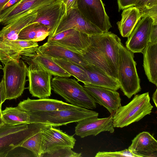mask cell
Segmentation results:
<instances>
[{
    "instance_id": "cell-1",
    "label": "cell",
    "mask_w": 157,
    "mask_h": 157,
    "mask_svg": "<svg viewBox=\"0 0 157 157\" xmlns=\"http://www.w3.org/2000/svg\"><path fill=\"white\" fill-rule=\"evenodd\" d=\"M90 44L82 54L88 64L99 68L118 81L120 38L111 32L89 35Z\"/></svg>"
},
{
    "instance_id": "cell-2",
    "label": "cell",
    "mask_w": 157,
    "mask_h": 157,
    "mask_svg": "<svg viewBox=\"0 0 157 157\" xmlns=\"http://www.w3.org/2000/svg\"><path fill=\"white\" fill-rule=\"evenodd\" d=\"M49 126L40 123L16 125L4 124L0 127V157H7L10 152L21 147L27 139Z\"/></svg>"
},
{
    "instance_id": "cell-3",
    "label": "cell",
    "mask_w": 157,
    "mask_h": 157,
    "mask_svg": "<svg viewBox=\"0 0 157 157\" xmlns=\"http://www.w3.org/2000/svg\"><path fill=\"white\" fill-rule=\"evenodd\" d=\"M134 53L121 44L119 49L118 82L120 88L128 98L141 90Z\"/></svg>"
},
{
    "instance_id": "cell-4",
    "label": "cell",
    "mask_w": 157,
    "mask_h": 157,
    "mask_svg": "<svg viewBox=\"0 0 157 157\" xmlns=\"http://www.w3.org/2000/svg\"><path fill=\"white\" fill-rule=\"evenodd\" d=\"M52 89L74 106L86 109L96 108V103L83 86L75 79L54 77L51 81Z\"/></svg>"
},
{
    "instance_id": "cell-5",
    "label": "cell",
    "mask_w": 157,
    "mask_h": 157,
    "mask_svg": "<svg viewBox=\"0 0 157 157\" xmlns=\"http://www.w3.org/2000/svg\"><path fill=\"white\" fill-rule=\"evenodd\" d=\"M149 93L135 95L126 105L120 106L113 116V127L122 128L138 121L151 112Z\"/></svg>"
},
{
    "instance_id": "cell-6",
    "label": "cell",
    "mask_w": 157,
    "mask_h": 157,
    "mask_svg": "<svg viewBox=\"0 0 157 157\" xmlns=\"http://www.w3.org/2000/svg\"><path fill=\"white\" fill-rule=\"evenodd\" d=\"M28 113L31 116V124L40 123L52 127L66 125L88 118L98 117V113L83 108L51 112Z\"/></svg>"
},
{
    "instance_id": "cell-7",
    "label": "cell",
    "mask_w": 157,
    "mask_h": 157,
    "mask_svg": "<svg viewBox=\"0 0 157 157\" xmlns=\"http://www.w3.org/2000/svg\"><path fill=\"white\" fill-rule=\"evenodd\" d=\"M2 69L6 99H16L22 94L27 81L28 67L22 59L11 61Z\"/></svg>"
},
{
    "instance_id": "cell-8",
    "label": "cell",
    "mask_w": 157,
    "mask_h": 157,
    "mask_svg": "<svg viewBox=\"0 0 157 157\" xmlns=\"http://www.w3.org/2000/svg\"><path fill=\"white\" fill-rule=\"evenodd\" d=\"M26 62L29 64L27 76L30 93L39 99L48 98L51 95L52 75L36 63L31 61Z\"/></svg>"
},
{
    "instance_id": "cell-9",
    "label": "cell",
    "mask_w": 157,
    "mask_h": 157,
    "mask_svg": "<svg viewBox=\"0 0 157 157\" xmlns=\"http://www.w3.org/2000/svg\"><path fill=\"white\" fill-rule=\"evenodd\" d=\"M69 29H74L89 35L103 33L98 28L88 21L77 7L71 9L66 13L48 36Z\"/></svg>"
},
{
    "instance_id": "cell-10",
    "label": "cell",
    "mask_w": 157,
    "mask_h": 157,
    "mask_svg": "<svg viewBox=\"0 0 157 157\" xmlns=\"http://www.w3.org/2000/svg\"><path fill=\"white\" fill-rule=\"evenodd\" d=\"M77 7L88 21L103 33L112 27L101 0H77Z\"/></svg>"
},
{
    "instance_id": "cell-11",
    "label": "cell",
    "mask_w": 157,
    "mask_h": 157,
    "mask_svg": "<svg viewBox=\"0 0 157 157\" xmlns=\"http://www.w3.org/2000/svg\"><path fill=\"white\" fill-rule=\"evenodd\" d=\"M61 0H21L2 11L1 23L6 25L25 14L37 12L40 9Z\"/></svg>"
},
{
    "instance_id": "cell-12",
    "label": "cell",
    "mask_w": 157,
    "mask_h": 157,
    "mask_svg": "<svg viewBox=\"0 0 157 157\" xmlns=\"http://www.w3.org/2000/svg\"><path fill=\"white\" fill-rule=\"evenodd\" d=\"M52 41L74 52L84 54L90 44L89 35L74 29H69L51 36Z\"/></svg>"
},
{
    "instance_id": "cell-13",
    "label": "cell",
    "mask_w": 157,
    "mask_h": 157,
    "mask_svg": "<svg viewBox=\"0 0 157 157\" xmlns=\"http://www.w3.org/2000/svg\"><path fill=\"white\" fill-rule=\"evenodd\" d=\"M153 20L149 16L141 18L126 42V47L133 53H142L148 42Z\"/></svg>"
},
{
    "instance_id": "cell-14",
    "label": "cell",
    "mask_w": 157,
    "mask_h": 157,
    "mask_svg": "<svg viewBox=\"0 0 157 157\" xmlns=\"http://www.w3.org/2000/svg\"><path fill=\"white\" fill-rule=\"evenodd\" d=\"M76 141L73 136L50 126L43 132L42 154L62 147L73 149Z\"/></svg>"
},
{
    "instance_id": "cell-15",
    "label": "cell",
    "mask_w": 157,
    "mask_h": 157,
    "mask_svg": "<svg viewBox=\"0 0 157 157\" xmlns=\"http://www.w3.org/2000/svg\"><path fill=\"white\" fill-rule=\"evenodd\" d=\"M83 87L96 103L104 106L113 116L121 105V99L117 90L88 85Z\"/></svg>"
},
{
    "instance_id": "cell-16",
    "label": "cell",
    "mask_w": 157,
    "mask_h": 157,
    "mask_svg": "<svg viewBox=\"0 0 157 157\" xmlns=\"http://www.w3.org/2000/svg\"><path fill=\"white\" fill-rule=\"evenodd\" d=\"M75 127V134L83 138L93 135L95 136L103 132L113 133V115L101 118L91 117L80 121Z\"/></svg>"
},
{
    "instance_id": "cell-17",
    "label": "cell",
    "mask_w": 157,
    "mask_h": 157,
    "mask_svg": "<svg viewBox=\"0 0 157 157\" xmlns=\"http://www.w3.org/2000/svg\"><path fill=\"white\" fill-rule=\"evenodd\" d=\"M17 106L22 110L29 113L75 109L82 108L62 101L48 98L34 100L28 98L27 99L21 101Z\"/></svg>"
},
{
    "instance_id": "cell-18",
    "label": "cell",
    "mask_w": 157,
    "mask_h": 157,
    "mask_svg": "<svg viewBox=\"0 0 157 157\" xmlns=\"http://www.w3.org/2000/svg\"><path fill=\"white\" fill-rule=\"evenodd\" d=\"M37 12L36 17L31 23H37L47 27L50 30L49 35L66 14L65 6L61 0L42 7Z\"/></svg>"
},
{
    "instance_id": "cell-19",
    "label": "cell",
    "mask_w": 157,
    "mask_h": 157,
    "mask_svg": "<svg viewBox=\"0 0 157 157\" xmlns=\"http://www.w3.org/2000/svg\"><path fill=\"white\" fill-rule=\"evenodd\" d=\"M128 149L139 157H157V141L147 132L139 133L132 140Z\"/></svg>"
},
{
    "instance_id": "cell-20",
    "label": "cell",
    "mask_w": 157,
    "mask_h": 157,
    "mask_svg": "<svg viewBox=\"0 0 157 157\" xmlns=\"http://www.w3.org/2000/svg\"><path fill=\"white\" fill-rule=\"evenodd\" d=\"M37 50L52 57L65 59L83 67L88 64L82 54L71 51L53 41H47L39 46Z\"/></svg>"
},
{
    "instance_id": "cell-21",
    "label": "cell",
    "mask_w": 157,
    "mask_h": 157,
    "mask_svg": "<svg viewBox=\"0 0 157 157\" xmlns=\"http://www.w3.org/2000/svg\"><path fill=\"white\" fill-rule=\"evenodd\" d=\"M37 14V12H35L25 15L5 25L0 31V43L18 39L20 31L32 23L36 17Z\"/></svg>"
},
{
    "instance_id": "cell-22",
    "label": "cell",
    "mask_w": 157,
    "mask_h": 157,
    "mask_svg": "<svg viewBox=\"0 0 157 157\" xmlns=\"http://www.w3.org/2000/svg\"><path fill=\"white\" fill-rule=\"evenodd\" d=\"M87 74L88 85L103 87L115 90L120 88L118 82L97 67L88 64L83 67Z\"/></svg>"
},
{
    "instance_id": "cell-23",
    "label": "cell",
    "mask_w": 157,
    "mask_h": 157,
    "mask_svg": "<svg viewBox=\"0 0 157 157\" xmlns=\"http://www.w3.org/2000/svg\"><path fill=\"white\" fill-rule=\"evenodd\" d=\"M142 53L143 67L149 82L157 86V42H148Z\"/></svg>"
},
{
    "instance_id": "cell-24",
    "label": "cell",
    "mask_w": 157,
    "mask_h": 157,
    "mask_svg": "<svg viewBox=\"0 0 157 157\" xmlns=\"http://www.w3.org/2000/svg\"><path fill=\"white\" fill-rule=\"evenodd\" d=\"M141 18L140 11L136 7L132 6L124 9L121 20L117 22L121 36L128 37Z\"/></svg>"
},
{
    "instance_id": "cell-25",
    "label": "cell",
    "mask_w": 157,
    "mask_h": 157,
    "mask_svg": "<svg viewBox=\"0 0 157 157\" xmlns=\"http://www.w3.org/2000/svg\"><path fill=\"white\" fill-rule=\"evenodd\" d=\"M31 61L39 64L55 77L69 78L71 76L54 61L51 57L38 51L32 57L27 60Z\"/></svg>"
},
{
    "instance_id": "cell-26",
    "label": "cell",
    "mask_w": 157,
    "mask_h": 157,
    "mask_svg": "<svg viewBox=\"0 0 157 157\" xmlns=\"http://www.w3.org/2000/svg\"><path fill=\"white\" fill-rule=\"evenodd\" d=\"M2 113L3 121L5 124L16 125L31 124V118L29 113L17 106L6 107Z\"/></svg>"
},
{
    "instance_id": "cell-27",
    "label": "cell",
    "mask_w": 157,
    "mask_h": 157,
    "mask_svg": "<svg viewBox=\"0 0 157 157\" xmlns=\"http://www.w3.org/2000/svg\"><path fill=\"white\" fill-rule=\"evenodd\" d=\"M49 29L37 23L29 24L23 29L18 35V39L38 42L44 40L49 36Z\"/></svg>"
},
{
    "instance_id": "cell-28",
    "label": "cell",
    "mask_w": 157,
    "mask_h": 157,
    "mask_svg": "<svg viewBox=\"0 0 157 157\" xmlns=\"http://www.w3.org/2000/svg\"><path fill=\"white\" fill-rule=\"evenodd\" d=\"M51 58L71 76H74L84 85H88V76L83 67L65 59Z\"/></svg>"
},
{
    "instance_id": "cell-29",
    "label": "cell",
    "mask_w": 157,
    "mask_h": 157,
    "mask_svg": "<svg viewBox=\"0 0 157 157\" xmlns=\"http://www.w3.org/2000/svg\"><path fill=\"white\" fill-rule=\"evenodd\" d=\"M43 131L36 133L27 139L21 147L32 152L34 157H40L42 154V137Z\"/></svg>"
},
{
    "instance_id": "cell-30",
    "label": "cell",
    "mask_w": 157,
    "mask_h": 157,
    "mask_svg": "<svg viewBox=\"0 0 157 157\" xmlns=\"http://www.w3.org/2000/svg\"><path fill=\"white\" fill-rule=\"evenodd\" d=\"M81 153H77L71 149L64 147L42 154L40 157H80Z\"/></svg>"
},
{
    "instance_id": "cell-31",
    "label": "cell",
    "mask_w": 157,
    "mask_h": 157,
    "mask_svg": "<svg viewBox=\"0 0 157 157\" xmlns=\"http://www.w3.org/2000/svg\"><path fill=\"white\" fill-rule=\"evenodd\" d=\"M95 157H139L131 152L128 149L117 151H98Z\"/></svg>"
},
{
    "instance_id": "cell-32",
    "label": "cell",
    "mask_w": 157,
    "mask_h": 157,
    "mask_svg": "<svg viewBox=\"0 0 157 157\" xmlns=\"http://www.w3.org/2000/svg\"><path fill=\"white\" fill-rule=\"evenodd\" d=\"M140 11L141 18L149 16L152 18L153 22H157V6L150 8H145Z\"/></svg>"
},
{
    "instance_id": "cell-33",
    "label": "cell",
    "mask_w": 157,
    "mask_h": 157,
    "mask_svg": "<svg viewBox=\"0 0 157 157\" xmlns=\"http://www.w3.org/2000/svg\"><path fill=\"white\" fill-rule=\"evenodd\" d=\"M137 0H117L119 11L128 7L134 6Z\"/></svg>"
},
{
    "instance_id": "cell-34",
    "label": "cell",
    "mask_w": 157,
    "mask_h": 157,
    "mask_svg": "<svg viewBox=\"0 0 157 157\" xmlns=\"http://www.w3.org/2000/svg\"><path fill=\"white\" fill-rule=\"evenodd\" d=\"M148 42L153 43L157 42V22L153 21Z\"/></svg>"
},
{
    "instance_id": "cell-35",
    "label": "cell",
    "mask_w": 157,
    "mask_h": 157,
    "mask_svg": "<svg viewBox=\"0 0 157 157\" xmlns=\"http://www.w3.org/2000/svg\"><path fill=\"white\" fill-rule=\"evenodd\" d=\"M6 100L5 89L2 78L0 82V108L1 109L2 104Z\"/></svg>"
},
{
    "instance_id": "cell-36",
    "label": "cell",
    "mask_w": 157,
    "mask_h": 157,
    "mask_svg": "<svg viewBox=\"0 0 157 157\" xmlns=\"http://www.w3.org/2000/svg\"><path fill=\"white\" fill-rule=\"evenodd\" d=\"M65 4L66 13L71 9L77 7V0H62Z\"/></svg>"
},
{
    "instance_id": "cell-37",
    "label": "cell",
    "mask_w": 157,
    "mask_h": 157,
    "mask_svg": "<svg viewBox=\"0 0 157 157\" xmlns=\"http://www.w3.org/2000/svg\"><path fill=\"white\" fill-rule=\"evenodd\" d=\"M149 0H137L134 6L138 8L139 10L144 9L147 2Z\"/></svg>"
},
{
    "instance_id": "cell-38",
    "label": "cell",
    "mask_w": 157,
    "mask_h": 157,
    "mask_svg": "<svg viewBox=\"0 0 157 157\" xmlns=\"http://www.w3.org/2000/svg\"><path fill=\"white\" fill-rule=\"evenodd\" d=\"M21 0H10L3 7L2 10L11 6Z\"/></svg>"
},
{
    "instance_id": "cell-39",
    "label": "cell",
    "mask_w": 157,
    "mask_h": 157,
    "mask_svg": "<svg viewBox=\"0 0 157 157\" xmlns=\"http://www.w3.org/2000/svg\"><path fill=\"white\" fill-rule=\"evenodd\" d=\"M10 0H0V14L4 6Z\"/></svg>"
},
{
    "instance_id": "cell-40",
    "label": "cell",
    "mask_w": 157,
    "mask_h": 157,
    "mask_svg": "<svg viewBox=\"0 0 157 157\" xmlns=\"http://www.w3.org/2000/svg\"><path fill=\"white\" fill-rule=\"evenodd\" d=\"M152 99L156 107L157 106V89H156L153 94Z\"/></svg>"
},
{
    "instance_id": "cell-41",
    "label": "cell",
    "mask_w": 157,
    "mask_h": 157,
    "mask_svg": "<svg viewBox=\"0 0 157 157\" xmlns=\"http://www.w3.org/2000/svg\"><path fill=\"white\" fill-rule=\"evenodd\" d=\"M2 111L1 109L0 108V127L4 124L2 119Z\"/></svg>"
},
{
    "instance_id": "cell-42",
    "label": "cell",
    "mask_w": 157,
    "mask_h": 157,
    "mask_svg": "<svg viewBox=\"0 0 157 157\" xmlns=\"http://www.w3.org/2000/svg\"><path fill=\"white\" fill-rule=\"evenodd\" d=\"M2 66L0 64V70L1 69H2Z\"/></svg>"
},
{
    "instance_id": "cell-43",
    "label": "cell",
    "mask_w": 157,
    "mask_h": 157,
    "mask_svg": "<svg viewBox=\"0 0 157 157\" xmlns=\"http://www.w3.org/2000/svg\"><path fill=\"white\" fill-rule=\"evenodd\" d=\"M1 19H0V23H1Z\"/></svg>"
}]
</instances>
